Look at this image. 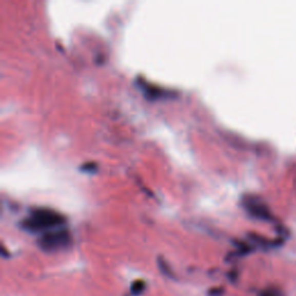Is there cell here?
Segmentation results:
<instances>
[{"instance_id": "3957f363", "label": "cell", "mask_w": 296, "mask_h": 296, "mask_svg": "<svg viewBox=\"0 0 296 296\" xmlns=\"http://www.w3.org/2000/svg\"><path fill=\"white\" fill-rule=\"evenodd\" d=\"M144 92L148 95L149 98H160L162 96H168L166 90H163L159 87H154V86L146 85L144 88Z\"/></svg>"}, {"instance_id": "277c9868", "label": "cell", "mask_w": 296, "mask_h": 296, "mask_svg": "<svg viewBox=\"0 0 296 296\" xmlns=\"http://www.w3.org/2000/svg\"><path fill=\"white\" fill-rule=\"evenodd\" d=\"M146 282L144 280H135L133 284L131 285V295L139 296L145 291L146 289Z\"/></svg>"}, {"instance_id": "5b68a950", "label": "cell", "mask_w": 296, "mask_h": 296, "mask_svg": "<svg viewBox=\"0 0 296 296\" xmlns=\"http://www.w3.org/2000/svg\"><path fill=\"white\" fill-rule=\"evenodd\" d=\"M159 266H160V270L162 271V273L165 275H167L168 278H174V274H172V271L170 270L169 265L166 262H163L162 259H159Z\"/></svg>"}, {"instance_id": "8992f818", "label": "cell", "mask_w": 296, "mask_h": 296, "mask_svg": "<svg viewBox=\"0 0 296 296\" xmlns=\"http://www.w3.org/2000/svg\"><path fill=\"white\" fill-rule=\"evenodd\" d=\"M261 296H275V295H273L272 293H263Z\"/></svg>"}, {"instance_id": "6da1fadb", "label": "cell", "mask_w": 296, "mask_h": 296, "mask_svg": "<svg viewBox=\"0 0 296 296\" xmlns=\"http://www.w3.org/2000/svg\"><path fill=\"white\" fill-rule=\"evenodd\" d=\"M65 222L62 214L49 208H35L30 215L24 219L21 227L30 233H47V231L61 228Z\"/></svg>"}, {"instance_id": "7a4b0ae2", "label": "cell", "mask_w": 296, "mask_h": 296, "mask_svg": "<svg viewBox=\"0 0 296 296\" xmlns=\"http://www.w3.org/2000/svg\"><path fill=\"white\" fill-rule=\"evenodd\" d=\"M72 244L70 231L63 228H57L47 231L38 240V247L47 252H56L67 249Z\"/></svg>"}]
</instances>
